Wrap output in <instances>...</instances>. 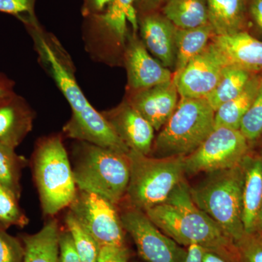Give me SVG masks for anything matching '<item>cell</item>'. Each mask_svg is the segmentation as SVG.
Listing matches in <instances>:
<instances>
[{"instance_id":"17","label":"cell","mask_w":262,"mask_h":262,"mask_svg":"<svg viewBox=\"0 0 262 262\" xmlns=\"http://www.w3.org/2000/svg\"><path fill=\"white\" fill-rule=\"evenodd\" d=\"M35 112L16 94L0 101V143L16 149L32 130Z\"/></svg>"},{"instance_id":"9","label":"cell","mask_w":262,"mask_h":262,"mask_svg":"<svg viewBox=\"0 0 262 262\" xmlns=\"http://www.w3.org/2000/svg\"><path fill=\"white\" fill-rule=\"evenodd\" d=\"M248 149V141L241 130L215 127L198 149L183 158L184 175L233 168L242 163Z\"/></svg>"},{"instance_id":"11","label":"cell","mask_w":262,"mask_h":262,"mask_svg":"<svg viewBox=\"0 0 262 262\" xmlns=\"http://www.w3.org/2000/svg\"><path fill=\"white\" fill-rule=\"evenodd\" d=\"M120 215L143 262H184L187 248L163 233L144 211L126 205Z\"/></svg>"},{"instance_id":"41","label":"cell","mask_w":262,"mask_h":262,"mask_svg":"<svg viewBox=\"0 0 262 262\" xmlns=\"http://www.w3.org/2000/svg\"><path fill=\"white\" fill-rule=\"evenodd\" d=\"M129 262H143V261H129Z\"/></svg>"},{"instance_id":"19","label":"cell","mask_w":262,"mask_h":262,"mask_svg":"<svg viewBox=\"0 0 262 262\" xmlns=\"http://www.w3.org/2000/svg\"><path fill=\"white\" fill-rule=\"evenodd\" d=\"M242 220L246 233L256 231L262 205V158L249 153L243 160Z\"/></svg>"},{"instance_id":"13","label":"cell","mask_w":262,"mask_h":262,"mask_svg":"<svg viewBox=\"0 0 262 262\" xmlns=\"http://www.w3.org/2000/svg\"><path fill=\"white\" fill-rule=\"evenodd\" d=\"M136 33L129 34L124 51L127 94L165 83L173 78L171 72L150 55Z\"/></svg>"},{"instance_id":"6","label":"cell","mask_w":262,"mask_h":262,"mask_svg":"<svg viewBox=\"0 0 262 262\" xmlns=\"http://www.w3.org/2000/svg\"><path fill=\"white\" fill-rule=\"evenodd\" d=\"M215 111L206 98L181 97L175 111L155 138L149 156H187L214 130Z\"/></svg>"},{"instance_id":"26","label":"cell","mask_w":262,"mask_h":262,"mask_svg":"<svg viewBox=\"0 0 262 262\" xmlns=\"http://www.w3.org/2000/svg\"><path fill=\"white\" fill-rule=\"evenodd\" d=\"M64 222L72 234L81 262H98L99 246L70 211L66 215Z\"/></svg>"},{"instance_id":"42","label":"cell","mask_w":262,"mask_h":262,"mask_svg":"<svg viewBox=\"0 0 262 262\" xmlns=\"http://www.w3.org/2000/svg\"><path fill=\"white\" fill-rule=\"evenodd\" d=\"M260 139H261V140H262V134H261V137H260Z\"/></svg>"},{"instance_id":"2","label":"cell","mask_w":262,"mask_h":262,"mask_svg":"<svg viewBox=\"0 0 262 262\" xmlns=\"http://www.w3.org/2000/svg\"><path fill=\"white\" fill-rule=\"evenodd\" d=\"M144 213L163 233L183 247L198 245L241 262L236 244L194 204L185 179L179 183L166 201Z\"/></svg>"},{"instance_id":"43","label":"cell","mask_w":262,"mask_h":262,"mask_svg":"<svg viewBox=\"0 0 262 262\" xmlns=\"http://www.w3.org/2000/svg\"><path fill=\"white\" fill-rule=\"evenodd\" d=\"M1 100H3V99H1ZM1 100H0V101H1Z\"/></svg>"},{"instance_id":"8","label":"cell","mask_w":262,"mask_h":262,"mask_svg":"<svg viewBox=\"0 0 262 262\" xmlns=\"http://www.w3.org/2000/svg\"><path fill=\"white\" fill-rule=\"evenodd\" d=\"M136 0H114L105 11L91 15V24L83 34L85 51L94 61L113 64L123 60L128 38L126 14Z\"/></svg>"},{"instance_id":"7","label":"cell","mask_w":262,"mask_h":262,"mask_svg":"<svg viewBox=\"0 0 262 262\" xmlns=\"http://www.w3.org/2000/svg\"><path fill=\"white\" fill-rule=\"evenodd\" d=\"M125 204L145 212L164 203L184 179L182 157L154 158L130 150Z\"/></svg>"},{"instance_id":"22","label":"cell","mask_w":262,"mask_h":262,"mask_svg":"<svg viewBox=\"0 0 262 262\" xmlns=\"http://www.w3.org/2000/svg\"><path fill=\"white\" fill-rule=\"evenodd\" d=\"M214 35L210 24L193 29L177 28L173 76L178 75L192 58L201 53Z\"/></svg>"},{"instance_id":"23","label":"cell","mask_w":262,"mask_h":262,"mask_svg":"<svg viewBox=\"0 0 262 262\" xmlns=\"http://www.w3.org/2000/svg\"><path fill=\"white\" fill-rule=\"evenodd\" d=\"M163 15L179 29L209 24L206 0H165Z\"/></svg>"},{"instance_id":"31","label":"cell","mask_w":262,"mask_h":262,"mask_svg":"<svg viewBox=\"0 0 262 262\" xmlns=\"http://www.w3.org/2000/svg\"><path fill=\"white\" fill-rule=\"evenodd\" d=\"M241 262H262V234L245 233L236 244Z\"/></svg>"},{"instance_id":"10","label":"cell","mask_w":262,"mask_h":262,"mask_svg":"<svg viewBox=\"0 0 262 262\" xmlns=\"http://www.w3.org/2000/svg\"><path fill=\"white\" fill-rule=\"evenodd\" d=\"M70 211L100 248L127 246L117 206L94 193L77 190Z\"/></svg>"},{"instance_id":"33","label":"cell","mask_w":262,"mask_h":262,"mask_svg":"<svg viewBox=\"0 0 262 262\" xmlns=\"http://www.w3.org/2000/svg\"><path fill=\"white\" fill-rule=\"evenodd\" d=\"M130 250L127 246L100 248L98 262H129Z\"/></svg>"},{"instance_id":"12","label":"cell","mask_w":262,"mask_h":262,"mask_svg":"<svg viewBox=\"0 0 262 262\" xmlns=\"http://www.w3.org/2000/svg\"><path fill=\"white\" fill-rule=\"evenodd\" d=\"M228 63L213 42L173 76L179 96L206 98L215 89Z\"/></svg>"},{"instance_id":"29","label":"cell","mask_w":262,"mask_h":262,"mask_svg":"<svg viewBox=\"0 0 262 262\" xmlns=\"http://www.w3.org/2000/svg\"><path fill=\"white\" fill-rule=\"evenodd\" d=\"M24 248L20 238L0 225V262H23Z\"/></svg>"},{"instance_id":"24","label":"cell","mask_w":262,"mask_h":262,"mask_svg":"<svg viewBox=\"0 0 262 262\" xmlns=\"http://www.w3.org/2000/svg\"><path fill=\"white\" fill-rule=\"evenodd\" d=\"M254 75L235 66H227L215 89L207 96V101L216 111L224 103L238 96Z\"/></svg>"},{"instance_id":"5","label":"cell","mask_w":262,"mask_h":262,"mask_svg":"<svg viewBox=\"0 0 262 262\" xmlns=\"http://www.w3.org/2000/svg\"><path fill=\"white\" fill-rule=\"evenodd\" d=\"M242 163L233 168L206 173L202 182L189 187L194 204L235 244L246 233L242 220Z\"/></svg>"},{"instance_id":"37","label":"cell","mask_w":262,"mask_h":262,"mask_svg":"<svg viewBox=\"0 0 262 262\" xmlns=\"http://www.w3.org/2000/svg\"><path fill=\"white\" fill-rule=\"evenodd\" d=\"M203 248L198 245H191L187 248L184 262H202L203 257Z\"/></svg>"},{"instance_id":"34","label":"cell","mask_w":262,"mask_h":262,"mask_svg":"<svg viewBox=\"0 0 262 262\" xmlns=\"http://www.w3.org/2000/svg\"><path fill=\"white\" fill-rule=\"evenodd\" d=\"M248 18L262 32V0H248Z\"/></svg>"},{"instance_id":"21","label":"cell","mask_w":262,"mask_h":262,"mask_svg":"<svg viewBox=\"0 0 262 262\" xmlns=\"http://www.w3.org/2000/svg\"><path fill=\"white\" fill-rule=\"evenodd\" d=\"M261 82L262 75L256 74L238 96L222 105L215 112V128L223 127L239 130L243 118L252 104Z\"/></svg>"},{"instance_id":"20","label":"cell","mask_w":262,"mask_h":262,"mask_svg":"<svg viewBox=\"0 0 262 262\" xmlns=\"http://www.w3.org/2000/svg\"><path fill=\"white\" fill-rule=\"evenodd\" d=\"M208 23L215 35H229L246 31L248 0H206Z\"/></svg>"},{"instance_id":"1","label":"cell","mask_w":262,"mask_h":262,"mask_svg":"<svg viewBox=\"0 0 262 262\" xmlns=\"http://www.w3.org/2000/svg\"><path fill=\"white\" fill-rule=\"evenodd\" d=\"M25 27L32 37L39 63L70 103L72 117L63 127V135L127 154L130 149L84 96L76 80L73 61L61 42L38 21Z\"/></svg>"},{"instance_id":"18","label":"cell","mask_w":262,"mask_h":262,"mask_svg":"<svg viewBox=\"0 0 262 262\" xmlns=\"http://www.w3.org/2000/svg\"><path fill=\"white\" fill-rule=\"evenodd\" d=\"M229 65L253 74L262 72V41L247 31L229 35H214L211 39Z\"/></svg>"},{"instance_id":"14","label":"cell","mask_w":262,"mask_h":262,"mask_svg":"<svg viewBox=\"0 0 262 262\" xmlns=\"http://www.w3.org/2000/svg\"><path fill=\"white\" fill-rule=\"evenodd\" d=\"M101 113L129 149L149 155L155 138L154 127L126 99Z\"/></svg>"},{"instance_id":"15","label":"cell","mask_w":262,"mask_h":262,"mask_svg":"<svg viewBox=\"0 0 262 262\" xmlns=\"http://www.w3.org/2000/svg\"><path fill=\"white\" fill-rule=\"evenodd\" d=\"M125 99L157 131L161 130L168 122L179 101L178 90L173 80L129 93Z\"/></svg>"},{"instance_id":"4","label":"cell","mask_w":262,"mask_h":262,"mask_svg":"<svg viewBox=\"0 0 262 262\" xmlns=\"http://www.w3.org/2000/svg\"><path fill=\"white\" fill-rule=\"evenodd\" d=\"M31 164L43 214L53 217L69 208L78 189L61 134L39 139Z\"/></svg>"},{"instance_id":"3","label":"cell","mask_w":262,"mask_h":262,"mask_svg":"<svg viewBox=\"0 0 262 262\" xmlns=\"http://www.w3.org/2000/svg\"><path fill=\"white\" fill-rule=\"evenodd\" d=\"M72 170L77 189L121 204L130 179L127 154L76 141L72 150Z\"/></svg>"},{"instance_id":"28","label":"cell","mask_w":262,"mask_h":262,"mask_svg":"<svg viewBox=\"0 0 262 262\" xmlns=\"http://www.w3.org/2000/svg\"><path fill=\"white\" fill-rule=\"evenodd\" d=\"M239 130L248 142L260 139L262 134V82L252 104L243 118Z\"/></svg>"},{"instance_id":"36","label":"cell","mask_w":262,"mask_h":262,"mask_svg":"<svg viewBox=\"0 0 262 262\" xmlns=\"http://www.w3.org/2000/svg\"><path fill=\"white\" fill-rule=\"evenodd\" d=\"M15 82L6 76L0 74V100L14 94Z\"/></svg>"},{"instance_id":"35","label":"cell","mask_w":262,"mask_h":262,"mask_svg":"<svg viewBox=\"0 0 262 262\" xmlns=\"http://www.w3.org/2000/svg\"><path fill=\"white\" fill-rule=\"evenodd\" d=\"M114 0H85L84 13L87 15H94L102 13Z\"/></svg>"},{"instance_id":"16","label":"cell","mask_w":262,"mask_h":262,"mask_svg":"<svg viewBox=\"0 0 262 262\" xmlns=\"http://www.w3.org/2000/svg\"><path fill=\"white\" fill-rule=\"evenodd\" d=\"M144 46L165 68H172L176 61L177 27L166 17L151 12L144 13L139 24Z\"/></svg>"},{"instance_id":"39","label":"cell","mask_w":262,"mask_h":262,"mask_svg":"<svg viewBox=\"0 0 262 262\" xmlns=\"http://www.w3.org/2000/svg\"><path fill=\"white\" fill-rule=\"evenodd\" d=\"M163 0H140V8L144 13L155 12L158 9Z\"/></svg>"},{"instance_id":"30","label":"cell","mask_w":262,"mask_h":262,"mask_svg":"<svg viewBox=\"0 0 262 262\" xmlns=\"http://www.w3.org/2000/svg\"><path fill=\"white\" fill-rule=\"evenodd\" d=\"M36 0H0V12L14 15L24 25L37 21L34 13Z\"/></svg>"},{"instance_id":"25","label":"cell","mask_w":262,"mask_h":262,"mask_svg":"<svg viewBox=\"0 0 262 262\" xmlns=\"http://www.w3.org/2000/svg\"><path fill=\"white\" fill-rule=\"evenodd\" d=\"M28 163V160L17 154L14 148L0 143V184L18 200L21 196L22 173Z\"/></svg>"},{"instance_id":"40","label":"cell","mask_w":262,"mask_h":262,"mask_svg":"<svg viewBox=\"0 0 262 262\" xmlns=\"http://www.w3.org/2000/svg\"><path fill=\"white\" fill-rule=\"evenodd\" d=\"M262 234V205L260 211L258 212L257 221H256V231Z\"/></svg>"},{"instance_id":"32","label":"cell","mask_w":262,"mask_h":262,"mask_svg":"<svg viewBox=\"0 0 262 262\" xmlns=\"http://www.w3.org/2000/svg\"><path fill=\"white\" fill-rule=\"evenodd\" d=\"M59 262H81L72 234L67 227L59 234Z\"/></svg>"},{"instance_id":"38","label":"cell","mask_w":262,"mask_h":262,"mask_svg":"<svg viewBox=\"0 0 262 262\" xmlns=\"http://www.w3.org/2000/svg\"><path fill=\"white\" fill-rule=\"evenodd\" d=\"M202 262H237L233 260L222 256L220 253L211 251V250L203 248V257Z\"/></svg>"},{"instance_id":"27","label":"cell","mask_w":262,"mask_h":262,"mask_svg":"<svg viewBox=\"0 0 262 262\" xmlns=\"http://www.w3.org/2000/svg\"><path fill=\"white\" fill-rule=\"evenodd\" d=\"M18 201L13 193L0 184V225L5 229L11 227L24 228L29 223Z\"/></svg>"}]
</instances>
